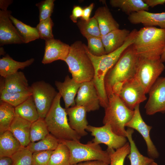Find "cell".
I'll list each match as a JSON object with an SVG mask.
<instances>
[{"instance_id":"obj_1","label":"cell","mask_w":165,"mask_h":165,"mask_svg":"<svg viewBox=\"0 0 165 165\" xmlns=\"http://www.w3.org/2000/svg\"><path fill=\"white\" fill-rule=\"evenodd\" d=\"M138 30L134 29L130 33L123 44L116 50L108 54L97 56L92 54L87 46L84 44L86 51L91 60L94 69V75L92 81L98 92L100 101V106L105 108L108 103L104 80L108 71L117 62L125 50L133 43Z\"/></svg>"},{"instance_id":"obj_2","label":"cell","mask_w":165,"mask_h":165,"mask_svg":"<svg viewBox=\"0 0 165 165\" xmlns=\"http://www.w3.org/2000/svg\"><path fill=\"white\" fill-rule=\"evenodd\" d=\"M138 59L132 44L105 76L104 83L107 95L112 92L117 94L124 82L135 78Z\"/></svg>"},{"instance_id":"obj_3","label":"cell","mask_w":165,"mask_h":165,"mask_svg":"<svg viewBox=\"0 0 165 165\" xmlns=\"http://www.w3.org/2000/svg\"><path fill=\"white\" fill-rule=\"evenodd\" d=\"M139 57L160 58L165 47V29L144 27L138 31L132 44Z\"/></svg>"},{"instance_id":"obj_4","label":"cell","mask_w":165,"mask_h":165,"mask_svg":"<svg viewBox=\"0 0 165 165\" xmlns=\"http://www.w3.org/2000/svg\"><path fill=\"white\" fill-rule=\"evenodd\" d=\"M61 96L58 92L44 119L48 130L59 141H79L81 137L70 126L66 110L61 105Z\"/></svg>"},{"instance_id":"obj_5","label":"cell","mask_w":165,"mask_h":165,"mask_svg":"<svg viewBox=\"0 0 165 165\" xmlns=\"http://www.w3.org/2000/svg\"><path fill=\"white\" fill-rule=\"evenodd\" d=\"M83 44L78 40L71 45L68 55L64 61L68 66L72 78L79 83L92 81L94 75L93 65Z\"/></svg>"},{"instance_id":"obj_6","label":"cell","mask_w":165,"mask_h":165,"mask_svg":"<svg viewBox=\"0 0 165 165\" xmlns=\"http://www.w3.org/2000/svg\"><path fill=\"white\" fill-rule=\"evenodd\" d=\"M107 96L108 103L105 108L103 123L109 125L117 134L126 137L125 125L133 117L134 110L128 108L117 94L111 92Z\"/></svg>"},{"instance_id":"obj_7","label":"cell","mask_w":165,"mask_h":165,"mask_svg":"<svg viewBox=\"0 0 165 165\" xmlns=\"http://www.w3.org/2000/svg\"><path fill=\"white\" fill-rule=\"evenodd\" d=\"M68 148L70 152V163L74 165L78 163L91 160H101L109 164L110 155L106 150H103L99 144L92 141L86 144L79 141H59Z\"/></svg>"},{"instance_id":"obj_8","label":"cell","mask_w":165,"mask_h":165,"mask_svg":"<svg viewBox=\"0 0 165 165\" xmlns=\"http://www.w3.org/2000/svg\"><path fill=\"white\" fill-rule=\"evenodd\" d=\"M165 69L159 58L139 57L135 78L143 88L146 94Z\"/></svg>"},{"instance_id":"obj_9","label":"cell","mask_w":165,"mask_h":165,"mask_svg":"<svg viewBox=\"0 0 165 165\" xmlns=\"http://www.w3.org/2000/svg\"><path fill=\"white\" fill-rule=\"evenodd\" d=\"M30 89L40 118L44 119L58 92L50 84L42 80L33 83Z\"/></svg>"},{"instance_id":"obj_10","label":"cell","mask_w":165,"mask_h":165,"mask_svg":"<svg viewBox=\"0 0 165 165\" xmlns=\"http://www.w3.org/2000/svg\"><path fill=\"white\" fill-rule=\"evenodd\" d=\"M86 130L90 132L94 137L93 142L99 145L103 144L107 145V149L116 150L127 142L126 137L115 133L109 125L105 124L100 127L88 125Z\"/></svg>"},{"instance_id":"obj_11","label":"cell","mask_w":165,"mask_h":165,"mask_svg":"<svg viewBox=\"0 0 165 165\" xmlns=\"http://www.w3.org/2000/svg\"><path fill=\"white\" fill-rule=\"evenodd\" d=\"M142 86L134 78L124 82L117 95L129 109L134 110L138 105L147 99Z\"/></svg>"},{"instance_id":"obj_12","label":"cell","mask_w":165,"mask_h":165,"mask_svg":"<svg viewBox=\"0 0 165 165\" xmlns=\"http://www.w3.org/2000/svg\"><path fill=\"white\" fill-rule=\"evenodd\" d=\"M148 93L149 98L145 107L146 114L165 112V77H159Z\"/></svg>"},{"instance_id":"obj_13","label":"cell","mask_w":165,"mask_h":165,"mask_svg":"<svg viewBox=\"0 0 165 165\" xmlns=\"http://www.w3.org/2000/svg\"><path fill=\"white\" fill-rule=\"evenodd\" d=\"M77 94L76 105L83 107L87 112L99 109L100 98L92 80L81 83Z\"/></svg>"},{"instance_id":"obj_14","label":"cell","mask_w":165,"mask_h":165,"mask_svg":"<svg viewBox=\"0 0 165 165\" xmlns=\"http://www.w3.org/2000/svg\"><path fill=\"white\" fill-rule=\"evenodd\" d=\"M139 105H137L134 108L133 116L126 124L125 127L137 130L141 135L146 142L148 155L153 159L158 158L159 153L150 136L152 127L147 124L143 120L140 114Z\"/></svg>"},{"instance_id":"obj_15","label":"cell","mask_w":165,"mask_h":165,"mask_svg":"<svg viewBox=\"0 0 165 165\" xmlns=\"http://www.w3.org/2000/svg\"><path fill=\"white\" fill-rule=\"evenodd\" d=\"M11 12L0 10V45L21 44L24 41L9 18Z\"/></svg>"},{"instance_id":"obj_16","label":"cell","mask_w":165,"mask_h":165,"mask_svg":"<svg viewBox=\"0 0 165 165\" xmlns=\"http://www.w3.org/2000/svg\"><path fill=\"white\" fill-rule=\"evenodd\" d=\"M70 46L54 38L45 41V51L42 63H50L56 61H64L69 52Z\"/></svg>"},{"instance_id":"obj_17","label":"cell","mask_w":165,"mask_h":165,"mask_svg":"<svg viewBox=\"0 0 165 165\" xmlns=\"http://www.w3.org/2000/svg\"><path fill=\"white\" fill-rule=\"evenodd\" d=\"M66 110L71 127L81 137L86 135V130L88 125L85 108L76 105Z\"/></svg>"},{"instance_id":"obj_18","label":"cell","mask_w":165,"mask_h":165,"mask_svg":"<svg viewBox=\"0 0 165 165\" xmlns=\"http://www.w3.org/2000/svg\"><path fill=\"white\" fill-rule=\"evenodd\" d=\"M128 16V20L132 24H142L145 27L158 26L161 28L165 29V12L153 13L141 10Z\"/></svg>"},{"instance_id":"obj_19","label":"cell","mask_w":165,"mask_h":165,"mask_svg":"<svg viewBox=\"0 0 165 165\" xmlns=\"http://www.w3.org/2000/svg\"><path fill=\"white\" fill-rule=\"evenodd\" d=\"M81 83L77 82L68 75L63 82L55 81V84L63 98L65 109L76 105L75 97Z\"/></svg>"},{"instance_id":"obj_20","label":"cell","mask_w":165,"mask_h":165,"mask_svg":"<svg viewBox=\"0 0 165 165\" xmlns=\"http://www.w3.org/2000/svg\"><path fill=\"white\" fill-rule=\"evenodd\" d=\"M4 78L2 82H1L0 91L13 93L31 91L28 80L22 72L18 71Z\"/></svg>"},{"instance_id":"obj_21","label":"cell","mask_w":165,"mask_h":165,"mask_svg":"<svg viewBox=\"0 0 165 165\" xmlns=\"http://www.w3.org/2000/svg\"><path fill=\"white\" fill-rule=\"evenodd\" d=\"M130 32L125 29L112 31L101 37L106 54L121 47L129 36Z\"/></svg>"},{"instance_id":"obj_22","label":"cell","mask_w":165,"mask_h":165,"mask_svg":"<svg viewBox=\"0 0 165 165\" xmlns=\"http://www.w3.org/2000/svg\"><path fill=\"white\" fill-rule=\"evenodd\" d=\"M94 16L96 19L101 36L119 29V25L106 6H101L96 10Z\"/></svg>"},{"instance_id":"obj_23","label":"cell","mask_w":165,"mask_h":165,"mask_svg":"<svg viewBox=\"0 0 165 165\" xmlns=\"http://www.w3.org/2000/svg\"><path fill=\"white\" fill-rule=\"evenodd\" d=\"M31 123L16 116L9 130L18 140L22 147H27L31 142L30 131Z\"/></svg>"},{"instance_id":"obj_24","label":"cell","mask_w":165,"mask_h":165,"mask_svg":"<svg viewBox=\"0 0 165 165\" xmlns=\"http://www.w3.org/2000/svg\"><path fill=\"white\" fill-rule=\"evenodd\" d=\"M34 61V58H31L24 62L18 61L7 55L0 59V75L2 77L5 78L16 73L19 69L30 65Z\"/></svg>"},{"instance_id":"obj_25","label":"cell","mask_w":165,"mask_h":165,"mask_svg":"<svg viewBox=\"0 0 165 165\" xmlns=\"http://www.w3.org/2000/svg\"><path fill=\"white\" fill-rule=\"evenodd\" d=\"M21 147L19 141L9 130L0 134V157H11Z\"/></svg>"},{"instance_id":"obj_26","label":"cell","mask_w":165,"mask_h":165,"mask_svg":"<svg viewBox=\"0 0 165 165\" xmlns=\"http://www.w3.org/2000/svg\"><path fill=\"white\" fill-rule=\"evenodd\" d=\"M15 110L16 116L31 123L40 118L32 95L15 107Z\"/></svg>"},{"instance_id":"obj_27","label":"cell","mask_w":165,"mask_h":165,"mask_svg":"<svg viewBox=\"0 0 165 165\" xmlns=\"http://www.w3.org/2000/svg\"><path fill=\"white\" fill-rule=\"evenodd\" d=\"M110 3L112 7L119 8L128 15L139 11L149 10V7L143 0H111Z\"/></svg>"},{"instance_id":"obj_28","label":"cell","mask_w":165,"mask_h":165,"mask_svg":"<svg viewBox=\"0 0 165 165\" xmlns=\"http://www.w3.org/2000/svg\"><path fill=\"white\" fill-rule=\"evenodd\" d=\"M126 131V138L129 141L130 147V152L128 155L130 165H147L154 161L153 159L143 156L138 151L132 138L133 129L130 128Z\"/></svg>"},{"instance_id":"obj_29","label":"cell","mask_w":165,"mask_h":165,"mask_svg":"<svg viewBox=\"0 0 165 165\" xmlns=\"http://www.w3.org/2000/svg\"><path fill=\"white\" fill-rule=\"evenodd\" d=\"M9 18L21 37L24 43H28L39 38L36 28L24 24L10 14Z\"/></svg>"},{"instance_id":"obj_30","label":"cell","mask_w":165,"mask_h":165,"mask_svg":"<svg viewBox=\"0 0 165 165\" xmlns=\"http://www.w3.org/2000/svg\"><path fill=\"white\" fill-rule=\"evenodd\" d=\"M16 116L15 107L0 101V134L9 130L10 126Z\"/></svg>"},{"instance_id":"obj_31","label":"cell","mask_w":165,"mask_h":165,"mask_svg":"<svg viewBox=\"0 0 165 165\" xmlns=\"http://www.w3.org/2000/svg\"><path fill=\"white\" fill-rule=\"evenodd\" d=\"M70 152L68 148L63 142L59 141L57 147L53 152L48 165H70Z\"/></svg>"},{"instance_id":"obj_32","label":"cell","mask_w":165,"mask_h":165,"mask_svg":"<svg viewBox=\"0 0 165 165\" xmlns=\"http://www.w3.org/2000/svg\"><path fill=\"white\" fill-rule=\"evenodd\" d=\"M59 143V140L50 134L37 142H31L27 147L32 153L39 151H53Z\"/></svg>"},{"instance_id":"obj_33","label":"cell","mask_w":165,"mask_h":165,"mask_svg":"<svg viewBox=\"0 0 165 165\" xmlns=\"http://www.w3.org/2000/svg\"><path fill=\"white\" fill-rule=\"evenodd\" d=\"M77 24L81 33L86 38L90 37H101L97 22L94 16L87 21L81 19Z\"/></svg>"},{"instance_id":"obj_34","label":"cell","mask_w":165,"mask_h":165,"mask_svg":"<svg viewBox=\"0 0 165 165\" xmlns=\"http://www.w3.org/2000/svg\"><path fill=\"white\" fill-rule=\"evenodd\" d=\"M50 134L44 119L40 118L31 123L30 131L31 142L39 141Z\"/></svg>"},{"instance_id":"obj_35","label":"cell","mask_w":165,"mask_h":165,"mask_svg":"<svg viewBox=\"0 0 165 165\" xmlns=\"http://www.w3.org/2000/svg\"><path fill=\"white\" fill-rule=\"evenodd\" d=\"M31 95V91L13 93L2 91H0V101L15 107L27 100Z\"/></svg>"},{"instance_id":"obj_36","label":"cell","mask_w":165,"mask_h":165,"mask_svg":"<svg viewBox=\"0 0 165 165\" xmlns=\"http://www.w3.org/2000/svg\"><path fill=\"white\" fill-rule=\"evenodd\" d=\"M130 147L129 142L116 151L114 149H107L110 158L109 165H124L125 159L130 152Z\"/></svg>"},{"instance_id":"obj_37","label":"cell","mask_w":165,"mask_h":165,"mask_svg":"<svg viewBox=\"0 0 165 165\" xmlns=\"http://www.w3.org/2000/svg\"><path fill=\"white\" fill-rule=\"evenodd\" d=\"M32 155L27 147H21L11 157L12 165H32Z\"/></svg>"},{"instance_id":"obj_38","label":"cell","mask_w":165,"mask_h":165,"mask_svg":"<svg viewBox=\"0 0 165 165\" xmlns=\"http://www.w3.org/2000/svg\"><path fill=\"white\" fill-rule=\"evenodd\" d=\"M54 24L51 17L40 21L36 28L39 38L45 41L54 38L52 28Z\"/></svg>"},{"instance_id":"obj_39","label":"cell","mask_w":165,"mask_h":165,"mask_svg":"<svg viewBox=\"0 0 165 165\" xmlns=\"http://www.w3.org/2000/svg\"><path fill=\"white\" fill-rule=\"evenodd\" d=\"M86 39L87 48L92 54L97 56L106 54L101 37H90Z\"/></svg>"},{"instance_id":"obj_40","label":"cell","mask_w":165,"mask_h":165,"mask_svg":"<svg viewBox=\"0 0 165 165\" xmlns=\"http://www.w3.org/2000/svg\"><path fill=\"white\" fill-rule=\"evenodd\" d=\"M54 1V0H43L36 4L39 10V21L50 17L53 11Z\"/></svg>"},{"instance_id":"obj_41","label":"cell","mask_w":165,"mask_h":165,"mask_svg":"<svg viewBox=\"0 0 165 165\" xmlns=\"http://www.w3.org/2000/svg\"><path fill=\"white\" fill-rule=\"evenodd\" d=\"M53 151H42L32 153V165H48Z\"/></svg>"},{"instance_id":"obj_42","label":"cell","mask_w":165,"mask_h":165,"mask_svg":"<svg viewBox=\"0 0 165 165\" xmlns=\"http://www.w3.org/2000/svg\"><path fill=\"white\" fill-rule=\"evenodd\" d=\"M83 9L80 6H77L73 7L72 13L70 16L71 20L74 23H77L79 18L82 17L83 15Z\"/></svg>"},{"instance_id":"obj_43","label":"cell","mask_w":165,"mask_h":165,"mask_svg":"<svg viewBox=\"0 0 165 165\" xmlns=\"http://www.w3.org/2000/svg\"><path fill=\"white\" fill-rule=\"evenodd\" d=\"M94 6V3H91L89 6L84 8L83 9V15L81 19L87 21L90 19L91 12Z\"/></svg>"},{"instance_id":"obj_44","label":"cell","mask_w":165,"mask_h":165,"mask_svg":"<svg viewBox=\"0 0 165 165\" xmlns=\"http://www.w3.org/2000/svg\"><path fill=\"white\" fill-rule=\"evenodd\" d=\"M74 165H109V164L102 161L96 160L82 162Z\"/></svg>"},{"instance_id":"obj_45","label":"cell","mask_w":165,"mask_h":165,"mask_svg":"<svg viewBox=\"0 0 165 165\" xmlns=\"http://www.w3.org/2000/svg\"><path fill=\"white\" fill-rule=\"evenodd\" d=\"M149 7H153L158 5L165 3V0H143Z\"/></svg>"},{"instance_id":"obj_46","label":"cell","mask_w":165,"mask_h":165,"mask_svg":"<svg viewBox=\"0 0 165 165\" xmlns=\"http://www.w3.org/2000/svg\"><path fill=\"white\" fill-rule=\"evenodd\" d=\"M12 163L13 161L11 157H0V165H12Z\"/></svg>"},{"instance_id":"obj_47","label":"cell","mask_w":165,"mask_h":165,"mask_svg":"<svg viewBox=\"0 0 165 165\" xmlns=\"http://www.w3.org/2000/svg\"><path fill=\"white\" fill-rule=\"evenodd\" d=\"M13 2L12 0H0V8L2 10H7L9 5Z\"/></svg>"},{"instance_id":"obj_48","label":"cell","mask_w":165,"mask_h":165,"mask_svg":"<svg viewBox=\"0 0 165 165\" xmlns=\"http://www.w3.org/2000/svg\"><path fill=\"white\" fill-rule=\"evenodd\" d=\"M160 59L163 63L165 62V47L160 57Z\"/></svg>"},{"instance_id":"obj_49","label":"cell","mask_w":165,"mask_h":165,"mask_svg":"<svg viewBox=\"0 0 165 165\" xmlns=\"http://www.w3.org/2000/svg\"><path fill=\"white\" fill-rule=\"evenodd\" d=\"M0 55H4L5 53V52L4 51V49L3 48V47H1L0 48Z\"/></svg>"},{"instance_id":"obj_50","label":"cell","mask_w":165,"mask_h":165,"mask_svg":"<svg viewBox=\"0 0 165 165\" xmlns=\"http://www.w3.org/2000/svg\"><path fill=\"white\" fill-rule=\"evenodd\" d=\"M147 165H158L157 163L153 161L150 163H149Z\"/></svg>"}]
</instances>
